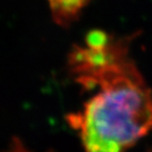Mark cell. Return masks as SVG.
<instances>
[{"label":"cell","instance_id":"obj_1","mask_svg":"<svg viewBox=\"0 0 152 152\" xmlns=\"http://www.w3.org/2000/svg\"><path fill=\"white\" fill-rule=\"evenodd\" d=\"M132 37L93 31L68 56L74 80L97 93L66 117L84 152H124L152 129V93L129 56Z\"/></svg>","mask_w":152,"mask_h":152},{"label":"cell","instance_id":"obj_3","mask_svg":"<svg viewBox=\"0 0 152 152\" xmlns=\"http://www.w3.org/2000/svg\"><path fill=\"white\" fill-rule=\"evenodd\" d=\"M4 152H32V151L29 150L19 138L14 137L10 142V144H9L8 149L5 150Z\"/></svg>","mask_w":152,"mask_h":152},{"label":"cell","instance_id":"obj_4","mask_svg":"<svg viewBox=\"0 0 152 152\" xmlns=\"http://www.w3.org/2000/svg\"><path fill=\"white\" fill-rule=\"evenodd\" d=\"M147 152H152V149H149V150H148Z\"/></svg>","mask_w":152,"mask_h":152},{"label":"cell","instance_id":"obj_2","mask_svg":"<svg viewBox=\"0 0 152 152\" xmlns=\"http://www.w3.org/2000/svg\"><path fill=\"white\" fill-rule=\"evenodd\" d=\"M91 0H48L53 18L57 25L67 27L77 19Z\"/></svg>","mask_w":152,"mask_h":152}]
</instances>
